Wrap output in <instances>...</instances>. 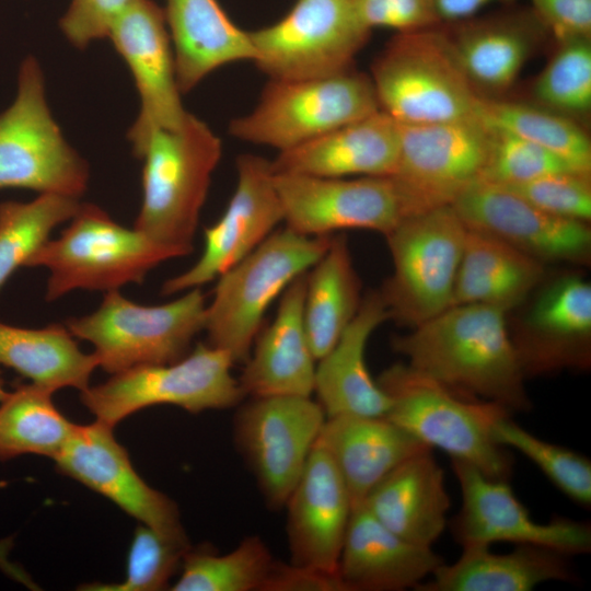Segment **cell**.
<instances>
[{
  "instance_id": "obj_1",
  "label": "cell",
  "mask_w": 591,
  "mask_h": 591,
  "mask_svg": "<svg viewBox=\"0 0 591 591\" xmlns=\"http://www.w3.org/2000/svg\"><path fill=\"white\" fill-rule=\"evenodd\" d=\"M507 311L456 304L392 339L416 371L461 394L511 412L531 408L525 374L506 321Z\"/></svg>"
},
{
  "instance_id": "obj_2",
  "label": "cell",
  "mask_w": 591,
  "mask_h": 591,
  "mask_svg": "<svg viewBox=\"0 0 591 591\" xmlns=\"http://www.w3.org/2000/svg\"><path fill=\"white\" fill-rule=\"evenodd\" d=\"M378 383L391 398L386 418L430 449L438 448L488 477L509 479L513 460L493 434L495 421L510 415L506 407L455 392L407 363L385 369Z\"/></svg>"
},
{
  "instance_id": "obj_3",
  "label": "cell",
  "mask_w": 591,
  "mask_h": 591,
  "mask_svg": "<svg viewBox=\"0 0 591 591\" xmlns=\"http://www.w3.org/2000/svg\"><path fill=\"white\" fill-rule=\"evenodd\" d=\"M221 152L220 138L188 112L178 126L154 130L140 158L142 202L134 228L190 254Z\"/></svg>"
},
{
  "instance_id": "obj_4",
  "label": "cell",
  "mask_w": 591,
  "mask_h": 591,
  "mask_svg": "<svg viewBox=\"0 0 591 591\" xmlns=\"http://www.w3.org/2000/svg\"><path fill=\"white\" fill-rule=\"evenodd\" d=\"M57 239L46 241L26 267L49 271L46 300L77 289L113 291L141 283L159 264L185 256L137 229H128L93 204H81Z\"/></svg>"
},
{
  "instance_id": "obj_5",
  "label": "cell",
  "mask_w": 591,
  "mask_h": 591,
  "mask_svg": "<svg viewBox=\"0 0 591 591\" xmlns=\"http://www.w3.org/2000/svg\"><path fill=\"white\" fill-rule=\"evenodd\" d=\"M332 236L275 230L221 274L206 306L207 344L228 351L235 363L245 362L269 305L322 257Z\"/></svg>"
},
{
  "instance_id": "obj_6",
  "label": "cell",
  "mask_w": 591,
  "mask_h": 591,
  "mask_svg": "<svg viewBox=\"0 0 591 591\" xmlns=\"http://www.w3.org/2000/svg\"><path fill=\"white\" fill-rule=\"evenodd\" d=\"M369 76L380 109L401 124L473 117L480 99L462 71L443 24L395 33Z\"/></svg>"
},
{
  "instance_id": "obj_7",
  "label": "cell",
  "mask_w": 591,
  "mask_h": 591,
  "mask_svg": "<svg viewBox=\"0 0 591 591\" xmlns=\"http://www.w3.org/2000/svg\"><path fill=\"white\" fill-rule=\"evenodd\" d=\"M206 306L201 288L161 305H142L113 290L105 292L93 313L69 318L65 325L74 338L93 345L99 367L115 374L185 357L205 329Z\"/></svg>"
},
{
  "instance_id": "obj_8",
  "label": "cell",
  "mask_w": 591,
  "mask_h": 591,
  "mask_svg": "<svg viewBox=\"0 0 591 591\" xmlns=\"http://www.w3.org/2000/svg\"><path fill=\"white\" fill-rule=\"evenodd\" d=\"M380 109L369 74L351 69L324 78L269 80L257 105L232 119V137L289 150Z\"/></svg>"
},
{
  "instance_id": "obj_9",
  "label": "cell",
  "mask_w": 591,
  "mask_h": 591,
  "mask_svg": "<svg viewBox=\"0 0 591 591\" xmlns=\"http://www.w3.org/2000/svg\"><path fill=\"white\" fill-rule=\"evenodd\" d=\"M467 228L451 206L403 218L385 236L393 273L380 294L412 328L452 306Z\"/></svg>"
},
{
  "instance_id": "obj_10",
  "label": "cell",
  "mask_w": 591,
  "mask_h": 591,
  "mask_svg": "<svg viewBox=\"0 0 591 591\" xmlns=\"http://www.w3.org/2000/svg\"><path fill=\"white\" fill-rule=\"evenodd\" d=\"M234 363L228 351L199 343L175 362L136 366L89 385L81 391V402L95 420L113 428L154 405H174L189 413L224 409L244 397L231 373Z\"/></svg>"
},
{
  "instance_id": "obj_11",
  "label": "cell",
  "mask_w": 591,
  "mask_h": 591,
  "mask_svg": "<svg viewBox=\"0 0 591 591\" xmlns=\"http://www.w3.org/2000/svg\"><path fill=\"white\" fill-rule=\"evenodd\" d=\"M89 175L88 163L66 141L49 111L38 61L24 58L15 99L0 113V189L80 198Z\"/></svg>"
},
{
  "instance_id": "obj_12",
  "label": "cell",
  "mask_w": 591,
  "mask_h": 591,
  "mask_svg": "<svg viewBox=\"0 0 591 591\" xmlns=\"http://www.w3.org/2000/svg\"><path fill=\"white\" fill-rule=\"evenodd\" d=\"M370 34L350 0H296L276 23L248 32L252 61L270 80L347 71Z\"/></svg>"
},
{
  "instance_id": "obj_13",
  "label": "cell",
  "mask_w": 591,
  "mask_h": 591,
  "mask_svg": "<svg viewBox=\"0 0 591 591\" xmlns=\"http://www.w3.org/2000/svg\"><path fill=\"white\" fill-rule=\"evenodd\" d=\"M490 129L478 117L401 124V149L390 176L405 217L451 206L486 165ZM404 217V218H405Z\"/></svg>"
},
{
  "instance_id": "obj_14",
  "label": "cell",
  "mask_w": 591,
  "mask_h": 591,
  "mask_svg": "<svg viewBox=\"0 0 591 591\" xmlns=\"http://www.w3.org/2000/svg\"><path fill=\"white\" fill-rule=\"evenodd\" d=\"M325 420L311 396L253 397L237 413L236 444L270 507L286 506Z\"/></svg>"
},
{
  "instance_id": "obj_15",
  "label": "cell",
  "mask_w": 591,
  "mask_h": 591,
  "mask_svg": "<svg viewBox=\"0 0 591 591\" xmlns=\"http://www.w3.org/2000/svg\"><path fill=\"white\" fill-rule=\"evenodd\" d=\"M451 463L462 494L461 509L451 528L462 547H490L506 542L544 547L566 556L590 552L589 524L567 518L536 522L507 479L488 477L460 460L451 459Z\"/></svg>"
},
{
  "instance_id": "obj_16",
  "label": "cell",
  "mask_w": 591,
  "mask_h": 591,
  "mask_svg": "<svg viewBox=\"0 0 591 591\" xmlns=\"http://www.w3.org/2000/svg\"><path fill=\"white\" fill-rule=\"evenodd\" d=\"M274 173V172H273ZM283 221L309 236L344 229L371 230L386 235L405 217L390 177H317L274 173Z\"/></svg>"
},
{
  "instance_id": "obj_17",
  "label": "cell",
  "mask_w": 591,
  "mask_h": 591,
  "mask_svg": "<svg viewBox=\"0 0 591 591\" xmlns=\"http://www.w3.org/2000/svg\"><path fill=\"white\" fill-rule=\"evenodd\" d=\"M108 37L128 66L140 96L139 114L127 135L135 157L140 159L154 130L174 128L187 114L164 11L153 0H130Z\"/></svg>"
},
{
  "instance_id": "obj_18",
  "label": "cell",
  "mask_w": 591,
  "mask_h": 591,
  "mask_svg": "<svg viewBox=\"0 0 591 591\" xmlns=\"http://www.w3.org/2000/svg\"><path fill=\"white\" fill-rule=\"evenodd\" d=\"M235 164V190L220 219L204 229L200 257L187 270L167 279L162 286V294L201 288L218 278L254 251L283 221L270 161L245 153L237 157Z\"/></svg>"
},
{
  "instance_id": "obj_19",
  "label": "cell",
  "mask_w": 591,
  "mask_h": 591,
  "mask_svg": "<svg viewBox=\"0 0 591 591\" xmlns=\"http://www.w3.org/2000/svg\"><path fill=\"white\" fill-rule=\"evenodd\" d=\"M54 461L61 474L112 500L141 524L188 541L177 506L140 477L113 427L99 420L77 425Z\"/></svg>"
},
{
  "instance_id": "obj_20",
  "label": "cell",
  "mask_w": 591,
  "mask_h": 591,
  "mask_svg": "<svg viewBox=\"0 0 591 591\" xmlns=\"http://www.w3.org/2000/svg\"><path fill=\"white\" fill-rule=\"evenodd\" d=\"M466 228L493 235L542 260H584L587 222L547 213L508 188L477 181L451 205Z\"/></svg>"
},
{
  "instance_id": "obj_21",
  "label": "cell",
  "mask_w": 591,
  "mask_h": 591,
  "mask_svg": "<svg viewBox=\"0 0 591 591\" xmlns=\"http://www.w3.org/2000/svg\"><path fill=\"white\" fill-rule=\"evenodd\" d=\"M443 27L462 71L480 99L501 97L549 35L530 5L517 2Z\"/></svg>"
},
{
  "instance_id": "obj_22",
  "label": "cell",
  "mask_w": 591,
  "mask_h": 591,
  "mask_svg": "<svg viewBox=\"0 0 591 591\" xmlns=\"http://www.w3.org/2000/svg\"><path fill=\"white\" fill-rule=\"evenodd\" d=\"M286 507L291 563L338 573L354 506L337 467L317 441Z\"/></svg>"
},
{
  "instance_id": "obj_23",
  "label": "cell",
  "mask_w": 591,
  "mask_h": 591,
  "mask_svg": "<svg viewBox=\"0 0 591 591\" xmlns=\"http://www.w3.org/2000/svg\"><path fill=\"white\" fill-rule=\"evenodd\" d=\"M591 285L577 275L559 277L536 298L518 339L525 375L590 366Z\"/></svg>"
},
{
  "instance_id": "obj_24",
  "label": "cell",
  "mask_w": 591,
  "mask_h": 591,
  "mask_svg": "<svg viewBox=\"0 0 591 591\" xmlns=\"http://www.w3.org/2000/svg\"><path fill=\"white\" fill-rule=\"evenodd\" d=\"M401 123L379 109L298 147L270 161L274 173L317 177H390L397 165Z\"/></svg>"
},
{
  "instance_id": "obj_25",
  "label": "cell",
  "mask_w": 591,
  "mask_h": 591,
  "mask_svg": "<svg viewBox=\"0 0 591 591\" xmlns=\"http://www.w3.org/2000/svg\"><path fill=\"white\" fill-rule=\"evenodd\" d=\"M306 274L289 283L275 318L256 336L237 379L244 396H311L314 392L316 359L303 318Z\"/></svg>"
},
{
  "instance_id": "obj_26",
  "label": "cell",
  "mask_w": 591,
  "mask_h": 591,
  "mask_svg": "<svg viewBox=\"0 0 591 591\" xmlns=\"http://www.w3.org/2000/svg\"><path fill=\"white\" fill-rule=\"evenodd\" d=\"M443 563L431 546L403 538L358 505L349 519L337 571L346 591H398L416 588Z\"/></svg>"
},
{
  "instance_id": "obj_27",
  "label": "cell",
  "mask_w": 591,
  "mask_h": 591,
  "mask_svg": "<svg viewBox=\"0 0 591 591\" xmlns=\"http://www.w3.org/2000/svg\"><path fill=\"white\" fill-rule=\"evenodd\" d=\"M387 320L380 291H370L336 345L317 360L313 393L326 417H386L391 398L368 370L366 347L374 329Z\"/></svg>"
},
{
  "instance_id": "obj_28",
  "label": "cell",
  "mask_w": 591,
  "mask_h": 591,
  "mask_svg": "<svg viewBox=\"0 0 591 591\" xmlns=\"http://www.w3.org/2000/svg\"><path fill=\"white\" fill-rule=\"evenodd\" d=\"M360 505L395 534L432 546L447 526L451 501L443 470L427 449L392 470Z\"/></svg>"
},
{
  "instance_id": "obj_29",
  "label": "cell",
  "mask_w": 591,
  "mask_h": 591,
  "mask_svg": "<svg viewBox=\"0 0 591 591\" xmlns=\"http://www.w3.org/2000/svg\"><path fill=\"white\" fill-rule=\"evenodd\" d=\"M317 443L329 454L354 508L392 470L430 449L386 417H326Z\"/></svg>"
},
{
  "instance_id": "obj_30",
  "label": "cell",
  "mask_w": 591,
  "mask_h": 591,
  "mask_svg": "<svg viewBox=\"0 0 591 591\" xmlns=\"http://www.w3.org/2000/svg\"><path fill=\"white\" fill-rule=\"evenodd\" d=\"M163 11L182 94L225 65L253 60L248 32L232 22L218 0H166Z\"/></svg>"
},
{
  "instance_id": "obj_31",
  "label": "cell",
  "mask_w": 591,
  "mask_h": 591,
  "mask_svg": "<svg viewBox=\"0 0 591 591\" xmlns=\"http://www.w3.org/2000/svg\"><path fill=\"white\" fill-rule=\"evenodd\" d=\"M453 564L443 563L419 591H529L546 581H570L566 555L533 545L507 554L489 546H464Z\"/></svg>"
},
{
  "instance_id": "obj_32",
  "label": "cell",
  "mask_w": 591,
  "mask_h": 591,
  "mask_svg": "<svg viewBox=\"0 0 591 591\" xmlns=\"http://www.w3.org/2000/svg\"><path fill=\"white\" fill-rule=\"evenodd\" d=\"M543 276L538 259L467 228L452 305L486 304L508 312L525 299Z\"/></svg>"
},
{
  "instance_id": "obj_33",
  "label": "cell",
  "mask_w": 591,
  "mask_h": 591,
  "mask_svg": "<svg viewBox=\"0 0 591 591\" xmlns=\"http://www.w3.org/2000/svg\"><path fill=\"white\" fill-rule=\"evenodd\" d=\"M0 367L53 392L63 387L81 392L99 364L93 354L79 348L65 324L25 328L0 321Z\"/></svg>"
},
{
  "instance_id": "obj_34",
  "label": "cell",
  "mask_w": 591,
  "mask_h": 591,
  "mask_svg": "<svg viewBox=\"0 0 591 591\" xmlns=\"http://www.w3.org/2000/svg\"><path fill=\"white\" fill-rule=\"evenodd\" d=\"M361 301V281L347 237L333 235L326 252L306 274L303 318L316 361L336 345Z\"/></svg>"
},
{
  "instance_id": "obj_35",
  "label": "cell",
  "mask_w": 591,
  "mask_h": 591,
  "mask_svg": "<svg viewBox=\"0 0 591 591\" xmlns=\"http://www.w3.org/2000/svg\"><path fill=\"white\" fill-rule=\"evenodd\" d=\"M53 393L32 382L8 392L0 403V461L59 454L77 424L55 406Z\"/></svg>"
},
{
  "instance_id": "obj_36",
  "label": "cell",
  "mask_w": 591,
  "mask_h": 591,
  "mask_svg": "<svg viewBox=\"0 0 591 591\" xmlns=\"http://www.w3.org/2000/svg\"><path fill=\"white\" fill-rule=\"evenodd\" d=\"M475 116L533 142L573 170L591 173V141L580 123L532 102L479 99Z\"/></svg>"
},
{
  "instance_id": "obj_37",
  "label": "cell",
  "mask_w": 591,
  "mask_h": 591,
  "mask_svg": "<svg viewBox=\"0 0 591 591\" xmlns=\"http://www.w3.org/2000/svg\"><path fill=\"white\" fill-rule=\"evenodd\" d=\"M80 205L79 198L57 194H39L27 202H0V291Z\"/></svg>"
},
{
  "instance_id": "obj_38",
  "label": "cell",
  "mask_w": 591,
  "mask_h": 591,
  "mask_svg": "<svg viewBox=\"0 0 591 591\" xmlns=\"http://www.w3.org/2000/svg\"><path fill=\"white\" fill-rule=\"evenodd\" d=\"M275 559L258 536L245 537L231 552L219 555L209 549L184 554L182 572L173 591H260Z\"/></svg>"
},
{
  "instance_id": "obj_39",
  "label": "cell",
  "mask_w": 591,
  "mask_h": 591,
  "mask_svg": "<svg viewBox=\"0 0 591 591\" xmlns=\"http://www.w3.org/2000/svg\"><path fill=\"white\" fill-rule=\"evenodd\" d=\"M531 86L532 103L581 124L591 111V37L556 42Z\"/></svg>"
},
{
  "instance_id": "obj_40",
  "label": "cell",
  "mask_w": 591,
  "mask_h": 591,
  "mask_svg": "<svg viewBox=\"0 0 591 591\" xmlns=\"http://www.w3.org/2000/svg\"><path fill=\"white\" fill-rule=\"evenodd\" d=\"M495 440L532 461L568 498L589 507L591 503V462L566 447L547 442L513 422L509 415L493 426Z\"/></svg>"
},
{
  "instance_id": "obj_41",
  "label": "cell",
  "mask_w": 591,
  "mask_h": 591,
  "mask_svg": "<svg viewBox=\"0 0 591 591\" xmlns=\"http://www.w3.org/2000/svg\"><path fill=\"white\" fill-rule=\"evenodd\" d=\"M188 541L174 538L139 524L135 530L127 557L125 578L117 583H91L90 591H158L167 587L181 566Z\"/></svg>"
},
{
  "instance_id": "obj_42",
  "label": "cell",
  "mask_w": 591,
  "mask_h": 591,
  "mask_svg": "<svg viewBox=\"0 0 591 591\" xmlns=\"http://www.w3.org/2000/svg\"><path fill=\"white\" fill-rule=\"evenodd\" d=\"M489 129L488 157L480 181L510 186L549 174L578 172L533 142L499 128L489 127Z\"/></svg>"
},
{
  "instance_id": "obj_43",
  "label": "cell",
  "mask_w": 591,
  "mask_h": 591,
  "mask_svg": "<svg viewBox=\"0 0 591 591\" xmlns=\"http://www.w3.org/2000/svg\"><path fill=\"white\" fill-rule=\"evenodd\" d=\"M503 187L547 213L583 222L591 218L590 174L561 172Z\"/></svg>"
},
{
  "instance_id": "obj_44",
  "label": "cell",
  "mask_w": 591,
  "mask_h": 591,
  "mask_svg": "<svg viewBox=\"0 0 591 591\" xmlns=\"http://www.w3.org/2000/svg\"><path fill=\"white\" fill-rule=\"evenodd\" d=\"M369 30L387 27L404 33L441 24L433 0H350Z\"/></svg>"
},
{
  "instance_id": "obj_45",
  "label": "cell",
  "mask_w": 591,
  "mask_h": 591,
  "mask_svg": "<svg viewBox=\"0 0 591 591\" xmlns=\"http://www.w3.org/2000/svg\"><path fill=\"white\" fill-rule=\"evenodd\" d=\"M130 0H71L59 21L67 39L77 48L84 49L96 39L108 37L116 19Z\"/></svg>"
},
{
  "instance_id": "obj_46",
  "label": "cell",
  "mask_w": 591,
  "mask_h": 591,
  "mask_svg": "<svg viewBox=\"0 0 591 591\" xmlns=\"http://www.w3.org/2000/svg\"><path fill=\"white\" fill-rule=\"evenodd\" d=\"M530 8L558 42L591 37V0H530Z\"/></svg>"
},
{
  "instance_id": "obj_47",
  "label": "cell",
  "mask_w": 591,
  "mask_h": 591,
  "mask_svg": "<svg viewBox=\"0 0 591 591\" xmlns=\"http://www.w3.org/2000/svg\"><path fill=\"white\" fill-rule=\"evenodd\" d=\"M260 591H346L338 573L275 560Z\"/></svg>"
},
{
  "instance_id": "obj_48",
  "label": "cell",
  "mask_w": 591,
  "mask_h": 591,
  "mask_svg": "<svg viewBox=\"0 0 591 591\" xmlns=\"http://www.w3.org/2000/svg\"><path fill=\"white\" fill-rule=\"evenodd\" d=\"M441 24L470 19L491 3L508 4L518 0H433Z\"/></svg>"
},
{
  "instance_id": "obj_49",
  "label": "cell",
  "mask_w": 591,
  "mask_h": 591,
  "mask_svg": "<svg viewBox=\"0 0 591 591\" xmlns=\"http://www.w3.org/2000/svg\"><path fill=\"white\" fill-rule=\"evenodd\" d=\"M8 392L9 391L5 389V381H4V379L2 376V372L0 370V403L7 396Z\"/></svg>"
}]
</instances>
